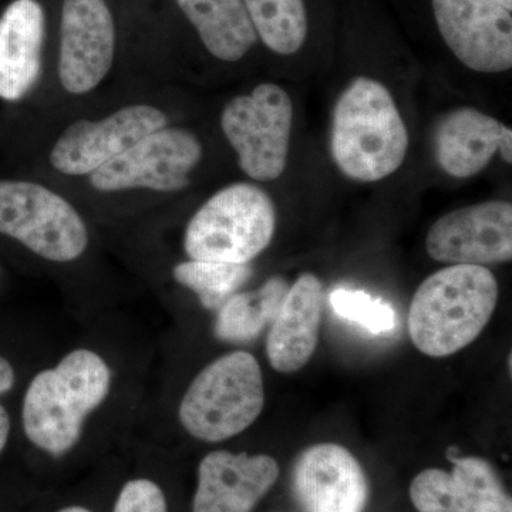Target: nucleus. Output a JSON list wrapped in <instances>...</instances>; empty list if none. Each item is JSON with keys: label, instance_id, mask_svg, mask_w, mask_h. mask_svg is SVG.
<instances>
[{"label": "nucleus", "instance_id": "f257e3e1", "mask_svg": "<svg viewBox=\"0 0 512 512\" xmlns=\"http://www.w3.org/2000/svg\"><path fill=\"white\" fill-rule=\"evenodd\" d=\"M409 133L392 93L372 77H355L333 110L330 151L346 177L375 183L396 173Z\"/></svg>", "mask_w": 512, "mask_h": 512}, {"label": "nucleus", "instance_id": "f03ea898", "mask_svg": "<svg viewBox=\"0 0 512 512\" xmlns=\"http://www.w3.org/2000/svg\"><path fill=\"white\" fill-rule=\"evenodd\" d=\"M498 282L487 266L448 265L421 282L409 311L413 345L430 357L467 348L493 318Z\"/></svg>", "mask_w": 512, "mask_h": 512}, {"label": "nucleus", "instance_id": "7ed1b4c3", "mask_svg": "<svg viewBox=\"0 0 512 512\" xmlns=\"http://www.w3.org/2000/svg\"><path fill=\"white\" fill-rule=\"evenodd\" d=\"M110 367L89 349L67 353L53 369L33 377L25 393L22 424L30 443L62 456L76 446L86 417L109 396Z\"/></svg>", "mask_w": 512, "mask_h": 512}, {"label": "nucleus", "instance_id": "20e7f679", "mask_svg": "<svg viewBox=\"0 0 512 512\" xmlns=\"http://www.w3.org/2000/svg\"><path fill=\"white\" fill-rule=\"evenodd\" d=\"M264 406L261 366L251 353L239 350L218 357L195 376L178 416L195 439L220 443L252 426Z\"/></svg>", "mask_w": 512, "mask_h": 512}, {"label": "nucleus", "instance_id": "39448f33", "mask_svg": "<svg viewBox=\"0 0 512 512\" xmlns=\"http://www.w3.org/2000/svg\"><path fill=\"white\" fill-rule=\"evenodd\" d=\"M275 229L272 198L254 184H232L195 212L184 249L192 261L249 264L271 245Z\"/></svg>", "mask_w": 512, "mask_h": 512}, {"label": "nucleus", "instance_id": "423d86ee", "mask_svg": "<svg viewBox=\"0 0 512 512\" xmlns=\"http://www.w3.org/2000/svg\"><path fill=\"white\" fill-rule=\"evenodd\" d=\"M293 104L285 89L259 84L225 104L221 127L241 170L255 181H274L288 164Z\"/></svg>", "mask_w": 512, "mask_h": 512}, {"label": "nucleus", "instance_id": "0eeeda50", "mask_svg": "<svg viewBox=\"0 0 512 512\" xmlns=\"http://www.w3.org/2000/svg\"><path fill=\"white\" fill-rule=\"evenodd\" d=\"M0 234L53 262L79 258L89 232L69 201L43 185L0 181Z\"/></svg>", "mask_w": 512, "mask_h": 512}, {"label": "nucleus", "instance_id": "6e6552de", "mask_svg": "<svg viewBox=\"0 0 512 512\" xmlns=\"http://www.w3.org/2000/svg\"><path fill=\"white\" fill-rule=\"evenodd\" d=\"M201 157L202 146L195 134L184 128L164 127L101 165L89 175V180L96 190L104 192L131 188L183 190Z\"/></svg>", "mask_w": 512, "mask_h": 512}, {"label": "nucleus", "instance_id": "1a4fd4ad", "mask_svg": "<svg viewBox=\"0 0 512 512\" xmlns=\"http://www.w3.org/2000/svg\"><path fill=\"white\" fill-rule=\"evenodd\" d=\"M437 28L448 49L477 73L512 67V16L498 0H431Z\"/></svg>", "mask_w": 512, "mask_h": 512}, {"label": "nucleus", "instance_id": "9d476101", "mask_svg": "<svg viewBox=\"0 0 512 512\" xmlns=\"http://www.w3.org/2000/svg\"><path fill=\"white\" fill-rule=\"evenodd\" d=\"M431 259L448 265H498L512 258V205L478 202L440 217L427 232Z\"/></svg>", "mask_w": 512, "mask_h": 512}, {"label": "nucleus", "instance_id": "9b49d317", "mask_svg": "<svg viewBox=\"0 0 512 512\" xmlns=\"http://www.w3.org/2000/svg\"><path fill=\"white\" fill-rule=\"evenodd\" d=\"M165 126L163 111L146 104L124 107L99 121H76L56 141L50 163L62 174L90 175Z\"/></svg>", "mask_w": 512, "mask_h": 512}, {"label": "nucleus", "instance_id": "f8f14e48", "mask_svg": "<svg viewBox=\"0 0 512 512\" xmlns=\"http://www.w3.org/2000/svg\"><path fill=\"white\" fill-rule=\"evenodd\" d=\"M116 49L113 15L104 0H64L59 79L66 92L86 94L110 72Z\"/></svg>", "mask_w": 512, "mask_h": 512}, {"label": "nucleus", "instance_id": "ddd939ff", "mask_svg": "<svg viewBox=\"0 0 512 512\" xmlns=\"http://www.w3.org/2000/svg\"><path fill=\"white\" fill-rule=\"evenodd\" d=\"M292 491L303 512H363L369 481L352 453L340 444L306 448L292 468Z\"/></svg>", "mask_w": 512, "mask_h": 512}, {"label": "nucleus", "instance_id": "4468645a", "mask_svg": "<svg viewBox=\"0 0 512 512\" xmlns=\"http://www.w3.org/2000/svg\"><path fill=\"white\" fill-rule=\"evenodd\" d=\"M451 473L427 468L413 478L410 500L419 512H512L511 495L481 457L451 458Z\"/></svg>", "mask_w": 512, "mask_h": 512}, {"label": "nucleus", "instance_id": "2eb2a0df", "mask_svg": "<svg viewBox=\"0 0 512 512\" xmlns=\"http://www.w3.org/2000/svg\"><path fill=\"white\" fill-rule=\"evenodd\" d=\"M278 478L268 454L211 451L198 466L192 512H252Z\"/></svg>", "mask_w": 512, "mask_h": 512}, {"label": "nucleus", "instance_id": "dca6fc26", "mask_svg": "<svg viewBox=\"0 0 512 512\" xmlns=\"http://www.w3.org/2000/svg\"><path fill=\"white\" fill-rule=\"evenodd\" d=\"M323 299L322 282L313 274H303L289 286L266 342V355L276 372H298L312 359L318 348Z\"/></svg>", "mask_w": 512, "mask_h": 512}, {"label": "nucleus", "instance_id": "f3484780", "mask_svg": "<svg viewBox=\"0 0 512 512\" xmlns=\"http://www.w3.org/2000/svg\"><path fill=\"white\" fill-rule=\"evenodd\" d=\"M45 12L36 0H15L0 18V99L18 101L42 69Z\"/></svg>", "mask_w": 512, "mask_h": 512}, {"label": "nucleus", "instance_id": "a211bd4d", "mask_svg": "<svg viewBox=\"0 0 512 512\" xmlns=\"http://www.w3.org/2000/svg\"><path fill=\"white\" fill-rule=\"evenodd\" d=\"M504 127L474 107L447 111L434 131V151L441 170L454 178L480 174L498 153Z\"/></svg>", "mask_w": 512, "mask_h": 512}, {"label": "nucleus", "instance_id": "6ab92c4d", "mask_svg": "<svg viewBox=\"0 0 512 512\" xmlns=\"http://www.w3.org/2000/svg\"><path fill=\"white\" fill-rule=\"evenodd\" d=\"M208 52L238 62L258 40L244 0H177Z\"/></svg>", "mask_w": 512, "mask_h": 512}, {"label": "nucleus", "instance_id": "aec40b11", "mask_svg": "<svg viewBox=\"0 0 512 512\" xmlns=\"http://www.w3.org/2000/svg\"><path fill=\"white\" fill-rule=\"evenodd\" d=\"M289 284L282 276L266 281L256 291L235 293L218 309L214 333L222 342L248 343L271 325Z\"/></svg>", "mask_w": 512, "mask_h": 512}, {"label": "nucleus", "instance_id": "412c9836", "mask_svg": "<svg viewBox=\"0 0 512 512\" xmlns=\"http://www.w3.org/2000/svg\"><path fill=\"white\" fill-rule=\"evenodd\" d=\"M256 35L282 56L295 55L308 37V15L303 0H244Z\"/></svg>", "mask_w": 512, "mask_h": 512}, {"label": "nucleus", "instance_id": "4be33fe9", "mask_svg": "<svg viewBox=\"0 0 512 512\" xmlns=\"http://www.w3.org/2000/svg\"><path fill=\"white\" fill-rule=\"evenodd\" d=\"M173 276L178 284L197 293L205 309L215 311L247 284L252 276L249 264L228 262L187 261L175 266Z\"/></svg>", "mask_w": 512, "mask_h": 512}, {"label": "nucleus", "instance_id": "5701e85b", "mask_svg": "<svg viewBox=\"0 0 512 512\" xmlns=\"http://www.w3.org/2000/svg\"><path fill=\"white\" fill-rule=\"evenodd\" d=\"M329 303L340 318L355 322L375 335L390 333L396 328V312L392 306L369 293L340 288L330 293Z\"/></svg>", "mask_w": 512, "mask_h": 512}, {"label": "nucleus", "instance_id": "b1692460", "mask_svg": "<svg viewBox=\"0 0 512 512\" xmlns=\"http://www.w3.org/2000/svg\"><path fill=\"white\" fill-rule=\"evenodd\" d=\"M113 512H168L167 498L153 480L134 478L121 488Z\"/></svg>", "mask_w": 512, "mask_h": 512}, {"label": "nucleus", "instance_id": "393cba45", "mask_svg": "<svg viewBox=\"0 0 512 512\" xmlns=\"http://www.w3.org/2000/svg\"><path fill=\"white\" fill-rule=\"evenodd\" d=\"M15 370L8 359L0 356V394L8 393L15 384Z\"/></svg>", "mask_w": 512, "mask_h": 512}, {"label": "nucleus", "instance_id": "a878e982", "mask_svg": "<svg viewBox=\"0 0 512 512\" xmlns=\"http://www.w3.org/2000/svg\"><path fill=\"white\" fill-rule=\"evenodd\" d=\"M498 153L503 158L504 163H512V131L510 127L505 126L501 134L500 144H498Z\"/></svg>", "mask_w": 512, "mask_h": 512}, {"label": "nucleus", "instance_id": "bb28decb", "mask_svg": "<svg viewBox=\"0 0 512 512\" xmlns=\"http://www.w3.org/2000/svg\"><path fill=\"white\" fill-rule=\"evenodd\" d=\"M10 434V417L8 410L0 404V453L5 450Z\"/></svg>", "mask_w": 512, "mask_h": 512}, {"label": "nucleus", "instance_id": "cd10ccee", "mask_svg": "<svg viewBox=\"0 0 512 512\" xmlns=\"http://www.w3.org/2000/svg\"><path fill=\"white\" fill-rule=\"evenodd\" d=\"M56 512H92L89 508L83 507V505H69V507H64L62 510Z\"/></svg>", "mask_w": 512, "mask_h": 512}, {"label": "nucleus", "instance_id": "c85d7f7f", "mask_svg": "<svg viewBox=\"0 0 512 512\" xmlns=\"http://www.w3.org/2000/svg\"><path fill=\"white\" fill-rule=\"evenodd\" d=\"M498 2L503 3L505 8L512 9V0H498Z\"/></svg>", "mask_w": 512, "mask_h": 512}]
</instances>
